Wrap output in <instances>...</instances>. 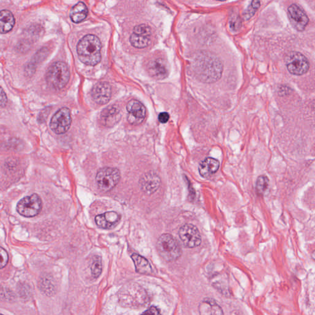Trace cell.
I'll return each mask as SVG.
<instances>
[{"instance_id": "obj_1", "label": "cell", "mask_w": 315, "mask_h": 315, "mask_svg": "<svg viewBox=\"0 0 315 315\" xmlns=\"http://www.w3.org/2000/svg\"><path fill=\"white\" fill-rule=\"evenodd\" d=\"M195 72L199 81L213 83L221 78L223 65L220 59L212 53L202 51L197 56Z\"/></svg>"}, {"instance_id": "obj_2", "label": "cell", "mask_w": 315, "mask_h": 315, "mask_svg": "<svg viewBox=\"0 0 315 315\" xmlns=\"http://www.w3.org/2000/svg\"><path fill=\"white\" fill-rule=\"evenodd\" d=\"M101 48L102 45L100 39L96 36H84L77 45L78 58L84 64L95 66L101 60Z\"/></svg>"}, {"instance_id": "obj_3", "label": "cell", "mask_w": 315, "mask_h": 315, "mask_svg": "<svg viewBox=\"0 0 315 315\" xmlns=\"http://www.w3.org/2000/svg\"><path fill=\"white\" fill-rule=\"evenodd\" d=\"M156 249L160 256L168 262L179 259L182 254L178 241L168 233L160 236L156 243Z\"/></svg>"}, {"instance_id": "obj_4", "label": "cell", "mask_w": 315, "mask_h": 315, "mask_svg": "<svg viewBox=\"0 0 315 315\" xmlns=\"http://www.w3.org/2000/svg\"><path fill=\"white\" fill-rule=\"evenodd\" d=\"M68 66L63 62H56L49 67L46 79L48 85L53 89L60 90L67 85L70 80Z\"/></svg>"}, {"instance_id": "obj_5", "label": "cell", "mask_w": 315, "mask_h": 315, "mask_svg": "<svg viewBox=\"0 0 315 315\" xmlns=\"http://www.w3.org/2000/svg\"><path fill=\"white\" fill-rule=\"evenodd\" d=\"M120 179V171L115 168H101L95 176L98 189L104 193L110 192L116 187Z\"/></svg>"}, {"instance_id": "obj_6", "label": "cell", "mask_w": 315, "mask_h": 315, "mask_svg": "<svg viewBox=\"0 0 315 315\" xmlns=\"http://www.w3.org/2000/svg\"><path fill=\"white\" fill-rule=\"evenodd\" d=\"M43 207V202L38 194H33L21 199L16 206L20 215L27 218H34L39 215Z\"/></svg>"}, {"instance_id": "obj_7", "label": "cell", "mask_w": 315, "mask_h": 315, "mask_svg": "<svg viewBox=\"0 0 315 315\" xmlns=\"http://www.w3.org/2000/svg\"><path fill=\"white\" fill-rule=\"evenodd\" d=\"M287 69L290 74L300 76L308 71L310 64L304 55L299 52H289L285 58Z\"/></svg>"}, {"instance_id": "obj_8", "label": "cell", "mask_w": 315, "mask_h": 315, "mask_svg": "<svg viewBox=\"0 0 315 315\" xmlns=\"http://www.w3.org/2000/svg\"><path fill=\"white\" fill-rule=\"evenodd\" d=\"M72 123L71 114L67 108H62L55 114L50 122V128L56 134L68 131Z\"/></svg>"}, {"instance_id": "obj_9", "label": "cell", "mask_w": 315, "mask_h": 315, "mask_svg": "<svg viewBox=\"0 0 315 315\" xmlns=\"http://www.w3.org/2000/svg\"><path fill=\"white\" fill-rule=\"evenodd\" d=\"M179 235L183 244L188 248L198 247L201 243L200 233L193 224L184 225L179 230Z\"/></svg>"}, {"instance_id": "obj_10", "label": "cell", "mask_w": 315, "mask_h": 315, "mask_svg": "<svg viewBox=\"0 0 315 315\" xmlns=\"http://www.w3.org/2000/svg\"><path fill=\"white\" fill-rule=\"evenodd\" d=\"M147 70L151 77L156 80H163L169 75L170 66L165 59L158 56L148 62Z\"/></svg>"}, {"instance_id": "obj_11", "label": "cell", "mask_w": 315, "mask_h": 315, "mask_svg": "<svg viewBox=\"0 0 315 315\" xmlns=\"http://www.w3.org/2000/svg\"><path fill=\"white\" fill-rule=\"evenodd\" d=\"M151 32L150 27L145 24H140L134 27L130 36L132 46L136 48H144L148 46L151 41Z\"/></svg>"}, {"instance_id": "obj_12", "label": "cell", "mask_w": 315, "mask_h": 315, "mask_svg": "<svg viewBox=\"0 0 315 315\" xmlns=\"http://www.w3.org/2000/svg\"><path fill=\"white\" fill-rule=\"evenodd\" d=\"M288 17L292 26L300 32L304 30L308 23V18L304 10L297 4L289 6Z\"/></svg>"}, {"instance_id": "obj_13", "label": "cell", "mask_w": 315, "mask_h": 315, "mask_svg": "<svg viewBox=\"0 0 315 315\" xmlns=\"http://www.w3.org/2000/svg\"><path fill=\"white\" fill-rule=\"evenodd\" d=\"M126 109L128 112V121L129 123L138 125L143 122L145 118L146 110L139 101L134 99L129 101Z\"/></svg>"}, {"instance_id": "obj_14", "label": "cell", "mask_w": 315, "mask_h": 315, "mask_svg": "<svg viewBox=\"0 0 315 315\" xmlns=\"http://www.w3.org/2000/svg\"><path fill=\"white\" fill-rule=\"evenodd\" d=\"M140 190L146 195H150L155 193L161 185V179L157 174L148 172L143 174L139 180Z\"/></svg>"}, {"instance_id": "obj_15", "label": "cell", "mask_w": 315, "mask_h": 315, "mask_svg": "<svg viewBox=\"0 0 315 315\" xmlns=\"http://www.w3.org/2000/svg\"><path fill=\"white\" fill-rule=\"evenodd\" d=\"M112 90L110 84L106 82L98 83L91 91V96L95 102L101 105L108 103L111 97Z\"/></svg>"}, {"instance_id": "obj_16", "label": "cell", "mask_w": 315, "mask_h": 315, "mask_svg": "<svg viewBox=\"0 0 315 315\" xmlns=\"http://www.w3.org/2000/svg\"><path fill=\"white\" fill-rule=\"evenodd\" d=\"M121 221V216L117 212H109L95 217V222L98 227L102 229H112Z\"/></svg>"}, {"instance_id": "obj_17", "label": "cell", "mask_w": 315, "mask_h": 315, "mask_svg": "<svg viewBox=\"0 0 315 315\" xmlns=\"http://www.w3.org/2000/svg\"><path fill=\"white\" fill-rule=\"evenodd\" d=\"M219 168H220V162L219 160L212 157H208L200 163L198 170L201 177L208 179L217 173Z\"/></svg>"}, {"instance_id": "obj_18", "label": "cell", "mask_w": 315, "mask_h": 315, "mask_svg": "<svg viewBox=\"0 0 315 315\" xmlns=\"http://www.w3.org/2000/svg\"><path fill=\"white\" fill-rule=\"evenodd\" d=\"M121 118L120 109L117 106H109L104 109L100 114L102 124L108 127H111L119 122Z\"/></svg>"}, {"instance_id": "obj_19", "label": "cell", "mask_w": 315, "mask_h": 315, "mask_svg": "<svg viewBox=\"0 0 315 315\" xmlns=\"http://www.w3.org/2000/svg\"><path fill=\"white\" fill-rule=\"evenodd\" d=\"M200 315H224L221 306L216 301L206 298L201 301L198 306Z\"/></svg>"}, {"instance_id": "obj_20", "label": "cell", "mask_w": 315, "mask_h": 315, "mask_svg": "<svg viewBox=\"0 0 315 315\" xmlns=\"http://www.w3.org/2000/svg\"><path fill=\"white\" fill-rule=\"evenodd\" d=\"M15 18L12 13L8 10L0 11V33L5 34L13 29Z\"/></svg>"}, {"instance_id": "obj_21", "label": "cell", "mask_w": 315, "mask_h": 315, "mask_svg": "<svg viewBox=\"0 0 315 315\" xmlns=\"http://www.w3.org/2000/svg\"><path fill=\"white\" fill-rule=\"evenodd\" d=\"M131 258L137 273L143 275L151 274L152 269L147 259L137 254H133L131 255Z\"/></svg>"}, {"instance_id": "obj_22", "label": "cell", "mask_w": 315, "mask_h": 315, "mask_svg": "<svg viewBox=\"0 0 315 315\" xmlns=\"http://www.w3.org/2000/svg\"><path fill=\"white\" fill-rule=\"evenodd\" d=\"M88 10L83 2H78L71 9L70 13V19L74 23H80L85 19L88 15Z\"/></svg>"}, {"instance_id": "obj_23", "label": "cell", "mask_w": 315, "mask_h": 315, "mask_svg": "<svg viewBox=\"0 0 315 315\" xmlns=\"http://www.w3.org/2000/svg\"><path fill=\"white\" fill-rule=\"evenodd\" d=\"M47 53H48V50L46 47H43V48L38 50V52L34 56V58L32 59L33 60L28 66V68L26 69V70H29V74H32V71L33 73L34 72L36 65L40 63L47 57Z\"/></svg>"}, {"instance_id": "obj_24", "label": "cell", "mask_w": 315, "mask_h": 315, "mask_svg": "<svg viewBox=\"0 0 315 315\" xmlns=\"http://www.w3.org/2000/svg\"><path fill=\"white\" fill-rule=\"evenodd\" d=\"M91 271L92 277L97 278L102 271V258L98 255H94L92 258L91 264Z\"/></svg>"}, {"instance_id": "obj_25", "label": "cell", "mask_w": 315, "mask_h": 315, "mask_svg": "<svg viewBox=\"0 0 315 315\" xmlns=\"http://www.w3.org/2000/svg\"><path fill=\"white\" fill-rule=\"evenodd\" d=\"M269 180L266 176H260L258 177L256 182V192L258 195H262L268 189Z\"/></svg>"}, {"instance_id": "obj_26", "label": "cell", "mask_w": 315, "mask_h": 315, "mask_svg": "<svg viewBox=\"0 0 315 315\" xmlns=\"http://www.w3.org/2000/svg\"><path fill=\"white\" fill-rule=\"evenodd\" d=\"M260 2L259 1H252L251 6L247 8L246 12L244 13V18L248 20L254 16L255 11L260 7Z\"/></svg>"}, {"instance_id": "obj_27", "label": "cell", "mask_w": 315, "mask_h": 315, "mask_svg": "<svg viewBox=\"0 0 315 315\" xmlns=\"http://www.w3.org/2000/svg\"><path fill=\"white\" fill-rule=\"evenodd\" d=\"M242 22L238 15H233L230 19V27L233 31H238L241 29Z\"/></svg>"}, {"instance_id": "obj_28", "label": "cell", "mask_w": 315, "mask_h": 315, "mask_svg": "<svg viewBox=\"0 0 315 315\" xmlns=\"http://www.w3.org/2000/svg\"><path fill=\"white\" fill-rule=\"evenodd\" d=\"M9 261L8 253L4 247H0V269H4L7 266Z\"/></svg>"}, {"instance_id": "obj_29", "label": "cell", "mask_w": 315, "mask_h": 315, "mask_svg": "<svg viewBox=\"0 0 315 315\" xmlns=\"http://www.w3.org/2000/svg\"><path fill=\"white\" fill-rule=\"evenodd\" d=\"M141 315H162V313L159 308L156 306H152L143 312Z\"/></svg>"}, {"instance_id": "obj_30", "label": "cell", "mask_w": 315, "mask_h": 315, "mask_svg": "<svg viewBox=\"0 0 315 315\" xmlns=\"http://www.w3.org/2000/svg\"><path fill=\"white\" fill-rule=\"evenodd\" d=\"M7 102V96L4 89L0 87V108L4 107Z\"/></svg>"}, {"instance_id": "obj_31", "label": "cell", "mask_w": 315, "mask_h": 315, "mask_svg": "<svg viewBox=\"0 0 315 315\" xmlns=\"http://www.w3.org/2000/svg\"><path fill=\"white\" fill-rule=\"evenodd\" d=\"M170 119V115L167 112H162L159 116V122L162 123H166Z\"/></svg>"}, {"instance_id": "obj_32", "label": "cell", "mask_w": 315, "mask_h": 315, "mask_svg": "<svg viewBox=\"0 0 315 315\" xmlns=\"http://www.w3.org/2000/svg\"><path fill=\"white\" fill-rule=\"evenodd\" d=\"M0 315H4V314H0Z\"/></svg>"}]
</instances>
